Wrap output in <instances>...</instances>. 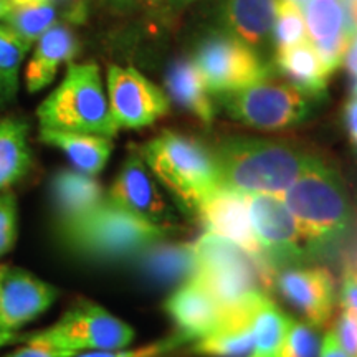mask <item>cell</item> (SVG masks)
<instances>
[{"label": "cell", "mask_w": 357, "mask_h": 357, "mask_svg": "<svg viewBox=\"0 0 357 357\" xmlns=\"http://www.w3.org/2000/svg\"><path fill=\"white\" fill-rule=\"evenodd\" d=\"M305 240L310 258L331 257L352 225V208L344 182L323 160L314 158L283 194Z\"/></svg>", "instance_id": "cell-1"}, {"label": "cell", "mask_w": 357, "mask_h": 357, "mask_svg": "<svg viewBox=\"0 0 357 357\" xmlns=\"http://www.w3.org/2000/svg\"><path fill=\"white\" fill-rule=\"evenodd\" d=\"M223 187L240 194L283 195L310 166L312 155L287 142L229 137L213 151Z\"/></svg>", "instance_id": "cell-2"}, {"label": "cell", "mask_w": 357, "mask_h": 357, "mask_svg": "<svg viewBox=\"0 0 357 357\" xmlns=\"http://www.w3.org/2000/svg\"><path fill=\"white\" fill-rule=\"evenodd\" d=\"M139 154L155 181L189 215L197 217L200 205L223 187L213 151L185 134L164 131L147 141Z\"/></svg>", "instance_id": "cell-3"}, {"label": "cell", "mask_w": 357, "mask_h": 357, "mask_svg": "<svg viewBox=\"0 0 357 357\" xmlns=\"http://www.w3.org/2000/svg\"><path fill=\"white\" fill-rule=\"evenodd\" d=\"M66 247L91 260L134 258L142 250L166 242L171 230L147 222L105 199L77 220L60 225Z\"/></svg>", "instance_id": "cell-4"}, {"label": "cell", "mask_w": 357, "mask_h": 357, "mask_svg": "<svg viewBox=\"0 0 357 357\" xmlns=\"http://www.w3.org/2000/svg\"><path fill=\"white\" fill-rule=\"evenodd\" d=\"M192 245L197 260L194 278L217 301L223 314L243 310L273 287L275 271L230 240L205 231Z\"/></svg>", "instance_id": "cell-5"}, {"label": "cell", "mask_w": 357, "mask_h": 357, "mask_svg": "<svg viewBox=\"0 0 357 357\" xmlns=\"http://www.w3.org/2000/svg\"><path fill=\"white\" fill-rule=\"evenodd\" d=\"M40 128L56 131L96 134L113 137L118 134L102 84L100 66L93 61L70 63L65 78L37 109Z\"/></svg>", "instance_id": "cell-6"}, {"label": "cell", "mask_w": 357, "mask_h": 357, "mask_svg": "<svg viewBox=\"0 0 357 357\" xmlns=\"http://www.w3.org/2000/svg\"><path fill=\"white\" fill-rule=\"evenodd\" d=\"M218 101L234 121L265 131L298 126L318 105L284 79L275 78V73L252 86L220 95Z\"/></svg>", "instance_id": "cell-7"}, {"label": "cell", "mask_w": 357, "mask_h": 357, "mask_svg": "<svg viewBox=\"0 0 357 357\" xmlns=\"http://www.w3.org/2000/svg\"><path fill=\"white\" fill-rule=\"evenodd\" d=\"M192 61L213 96L252 86L273 75L265 58L218 26L195 40Z\"/></svg>", "instance_id": "cell-8"}, {"label": "cell", "mask_w": 357, "mask_h": 357, "mask_svg": "<svg viewBox=\"0 0 357 357\" xmlns=\"http://www.w3.org/2000/svg\"><path fill=\"white\" fill-rule=\"evenodd\" d=\"M26 337L50 342L75 354L86 351L124 349L132 342L134 329L91 301H78L61 318Z\"/></svg>", "instance_id": "cell-9"}, {"label": "cell", "mask_w": 357, "mask_h": 357, "mask_svg": "<svg viewBox=\"0 0 357 357\" xmlns=\"http://www.w3.org/2000/svg\"><path fill=\"white\" fill-rule=\"evenodd\" d=\"M245 199L253 234L268 265L278 271L310 260L298 223L283 199L268 194H245Z\"/></svg>", "instance_id": "cell-10"}, {"label": "cell", "mask_w": 357, "mask_h": 357, "mask_svg": "<svg viewBox=\"0 0 357 357\" xmlns=\"http://www.w3.org/2000/svg\"><path fill=\"white\" fill-rule=\"evenodd\" d=\"M109 109L118 129L153 126L171 109L166 93L134 66H108Z\"/></svg>", "instance_id": "cell-11"}, {"label": "cell", "mask_w": 357, "mask_h": 357, "mask_svg": "<svg viewBox=\"0 0 357 357\" xmlns=\"http://www.w3.org/2000/svg\"><path fill=\"white\" fill-rule=\"evenodd\" d=\"M106 199L134 215L172 230L177 215L160 192L149 167L139 151H134L123 162L118 176L111 184Z\"/></svg>", "instance_id": "cell-12"}, {"label": "cell", "mask_w": 357, "mask_h": 357, "mask_svg": "<svg viewBox=\"0 0 357 357\" xmlns=\"http://www.w3.org/2000/svg\"><path fill=\"white\" fill-rule=\"evenodd\" d=\"M58 298V289L22 268L8 266L0 284V346L13 333L42 316Z\"/></svg>", "instance_id": "cell-13"}, {"label": "cell", "mask_w": 357, "mask_h": 357, "mask_svg": "<svg viewBox=\"0 0 357 357\" xmlns=\"http://www.w3.org/2000/svg\"><path fill=\"white\" fill-rule=\"evenodd\" d=\"M280 296L316 329L329 323L336 305V283L324 266H287L276 271Z\"/></svg>", "instance_id": "cell-14"}, {"label": "cell", "mask_w": 357, "mask_h": 357, "mask_svg": "<svg viewBox=\"0 0 357 357\" xmlns=\"http://www.w3.org/2000/svg\"><path fill=\"white\" fill-rule=\"evenodd\" d=\"M197 218L202 222L208 234L230 240L236 247L247 252L250 257L270 266L263 257L255 234H253L245 194L222 187L200 205Z\"/></svg>", "instance_id": "cell-15"}, {"label": "cell", "mask_w": 357, "mask_h": 357, "mask_svg": "<svg viewBox=\"0 0 357 357\" xmlns=\"http://www.w3.org/2000/svg\"><path fill=\"white\" fill-rule=\"evenodd\" d=\"M218 29L248 45L261 58H268L273 43L276 0H220Z\"/></svg>", "instance_id": "cell-16"}, {"label": "cell", "mask_w": 357, "mask_h": 357, "mask_svg": "<svg viewBox=\"0 0 357 357\" xmlns=\"http://www.w3.org/2000/svg\"><path fill=\"white\" fill-rule=\"evenodd\" d=\"M164 307L176 323V334L185 344L211 334L223 318L222 307L195 278L181 284Z\"/></svg>", "instance_id": "cell-17"}, {"label": "cell", "mask_w": 357, "mask_h": 357, "mask_svg": "<svg viewBox=\"0 0 357 357\" xmlns=\"http://www.w3.org/2000/svg\"><path fill=\"white\" fill-rule=\"evenodd\" d=\"M78 52L79 40L75 30L66 22H56L35 42L29 53L24 71L26 91L35 95L50 86L61 65H70Z\"/></svg>", "instance_id": "cell-18"}, {"label": "cell", "mask_w": 357, "mask_h": 357, "mask_svg": "<svg viewBox=\"0 0 357 357\" xmlns=\"http://www.w3.org/2000/svg\"><path fill=\"white\" fill-rule=\"evenodd\" d=\"M139 273L159 287H176L192 280L197 271L194 245L159 242L134 257Z\"/></svg>", "instance_id": "cell-19"}, {"label": "cell", "mask_w": 357, "mask_h": 357, "mask_svg": "<svg viewBox=\"0 0 357 357\" xmlns=\"http://www.w3.org/2000/svg\"><path fill=\"white\" fill-rule=\"evenodd\" d=\"M273 73L291 84L311 100L321 101L328 91L331 75L326 70L314 45L310 40L294 47L276 50L273 55Z\"/></svg>", "instance_id": "cell-20"}, {"label": "cell", "mask_w": 357, "mask_h": 357, "mask_svg": "<svg viewBox=\"0 0 357 357\" xmlns=\"http://www.w3.org/2000/svg\"><path fill=\"white\" fill-rule=\"evenodd\" d=\"M164 86L169 101H174L178 108L195 116L205 126L213 123L217 111L215 102L192 58L177 56L167 65Z\"/></svg>", "instance_id": "cell-21"}, {"label": "cell", "mask_w": 357, "mask_h": 357, "mask_svg": "<svg viewBox=\"0 0 357 357\" xmlns=\"http://www.w3.org/2000/svg\"><path fill=\"white\" fill-rule=\"evenodd\" d=\"M263 294L266 293H261L243 310L223 314L220 324L211 334L195 341L192 351L204 357H252V314Z\"/></svg>", "instance_id": "cell-22"}, {"label": "cell", "mask_w": 357, "mask_h": 357, "mask_svg": "<svg viewBox=\"0 0 357 357\" xmlns=\"http://www.w3.org/2000/svg\"><path fill=\"white\" fill-rule=\"evenodd\" d=\"M52 200L60 225L86 215L106 199L100 182L75 169H61L52 178Z\"/></svg>", "instance_id": "cell-23"}, {"label": "cell", "mask_w": 357, "mask_h": 357, "mask_svg": "<svg viewBox=\"0 0 357 357\" xmlns=\"http://www.w3.org/2000/svg\"><path fill=\"white\" fill-rule=\"evenodd\" d=\"M38 139L43 144L61 151L70 160L75 171L98 176L106 167L113 154L114 142L111 137L96 136V134L56 131V129L40 128Z\"/></svg>", "instance_id": "cell-24"}, {"label": "cell", "mask_w": 357, "mask_h": 357, "mask_svg": "<svg viewBox=\"0 0 357 357\" xmlns=\"http://www.w3.org/2000/svg\"><path fill=\"white\" fill-rule=\"evenodd\" d=\"M33 166L29 124L19 118L0 119V192L10 190Z\"/></svg>", "instance_id": "cell-25"}, {"label": "cell", "mask_w": 357, "mask_h": 357, "mask_svg": "<svg viewBox=\"0 0 357 357\" xmlns=\"http://www.w3.org/2000/svg\"><path fill=\"white\" fill-rule=\"evenodd\" d=\"M289 321L291 318L284 314L275 301L268 298V294H263L252 314V357H278L287 337Z\"/></svg>", "instance_id": "cell-26"}, {"label": "cell", "mask_w": 357, "mask_h": 357, "mask_svg": "<svg viewBox=\"0 0 357 357\" xmlns=\"http://www.w3.org/2000/svg\"><path fill=\"white\" fill-rule=\"evenodd\" d=\"M32 48L0 22V108L17 100L20 73Z\"/></svg>", "instance_id": "cell-27"}, {"label": "cell", "mask_w": 357, "mask_h": 357, "mask_svg": "<svg viewBox=\"0 0 357 357\" xmlns=\"http://www.w3.org/2000/svg\"><path fill=\"white\" fill-rule=\"evenodd\" d=\"M58 17H60L58 6L55 0H50V2L32 3V6L13 7L2 20V24L32 48L35 42L56 24Z\"/></svg>", "instance_id": "cell-28"}, {"label": "cell", "mask_w": 357, "mask_h": 357, "mask_svg": "<svg viewBox=\"0 0 357 357\" xmlns=\"http://www.w3.org/2000/svg\"><path fill=\"white\" fill-rule=\"evenodd\" d=\"M306 24L314 43L336 37L344 29H349L342 0H307Z\"/></svg>", "instance_id": "cell-29"}, {"label": "cell", "mask_w": 357, "mask_h": 357, "mask_svg": "<svg viewBox=\"0 0 357 357\" xmlns=\"http://www.w3.org/2000/svg\"><path fill=\"white\" fill-rule=\"evenodd\" d=\"M307 42L306 20L301 7L291 0H276V19L273 29L275 52Z\"/></svg>", "instance_id": "cell-30"}, {"label": "cell", "mask_w": 357, "mask_h": 357, "mask_svg": "<svg viewBox=\"0 0 357 357\" xmlns=\"http://www.w3.org/2000/svg\"><path fill=\"white\" fill-rule=\"evenodd\" d=\"M321 351V337L314 326L306 321L291 319L287 337L278 357H318Z\"/></svg>", "instance_id": "cell-31"}, {"label": "cell", "mask_w": 357, "mask_h": 357, "mask_svg": "<svg viewBox=\"0 0 357 357\" xmlns=\"http://www.w3.org/2000/svg\"><path fill=\"white\" fill-rule=\"evenodd\" d=\"M19 208L12 190L0 192V257L7 255L17 242Z\"/></svg>", "instance_id": "cell-32"}, {"label": "cell", "mask_w": 357, "mask_h": 357, "mask_svg": "<svg viewBox=\"0 0 357 357\" xmlns=\"http://www.w3.org/2000/svg\"><path fill=\"white\" fill-rule=\"evenodd\" d=\"M356 33L351 29H344L341 33H337L336 37L323 40V42H316L314 45L316 52L323 60L326 70L329 71V75L333 77V73L339 66L344 63V56L347 50H349L352 40H354Z\"/></svg>", "instance_id": "cell-33"}, {"label": "cell", "mask_w": 357, "mask_h": 357, "mask_svg": "<svg viewBox=\"0 0 357 357\" xmlns=\"http://www.w3.org/2000/svg\"><path fill=\"white\" fill-rule=\"evenodd\" d=\"M185 344L177 334L174 336L162 339V341L154 342V344L137 347V349H113V351H86L79 352L75 357H158L164 352L172 351L174 347Z\"/></svg>", "instance_id": "cell-34"}, {"label": "cell", "mask_w": 357, "mask_h": 357, "mask_svg": "<svg viewBox=\"0 0 357 357\" xmlns=\"http://www.w3.org/2000/svg\"><path fill=\"white\" fill-rule=\"evenodd\" d=\"M333 334L347 354L357 357V318L354 314L342 310L336 321V328H334Z\"/></svg>", "instance_id": "cell-35"}, {"label": "cell", "mask_w": 357, "mask_h": 357, "mask_svg": "<svg viewBox=\"0 0 357 357\" xmlns=\"http://www.w3.org/2000/svg\"><path fill=\"white\" fill-rule=\"evenodd\" d=\"M77 354L71 351L61 349L50 344V342L38 341V339L25 337V346L10 352L6 357H75Z\"/></svg>", "instance_id": "cell-36"}, {"label": "cell", "mask_w": 357, "mask_h": 357, "mask_svg": "<svg viewBox=\"0 0 357 357\" xmlns=\"http://www.w3.org/2000/svg\"><path fill=\"white\" fill-rule=\"evenodd\" d=\"M339 300H341L342 310L349 311L351 314H354L357 318V278L347 270L344 273V278H342Z\"/></svg>", "instance_id": "cell-37"}, {"label": "cell", "mask_w": 357, "mask_h": 357, "mask_svg": "<svg viewBox=\"0 0 357 357\" xmlns=\"http://www.w3.org/2000/svg\"><path fill=\"white\" fill-rule=\"evenodd\" d=\"M100 3L111 13L124 15V13H132L142 7L158 3V0H100Z\"/></svg>", "instance_id": "cell-38"}, {"label": "cell", "mask_w": 357, "mask_h": 357, "mask_svg": "<svg viewBox=\"0 0 357 357\" xmlns=\"http://www.w3.org/2000/svg\"><path fill=\"white\" fill-rule=\"evenodd\" d=\"M342 123L349 136L351 144L357 147V98H351L342 109Z\"/></svg>", "instance_id": "cell-39"}, {"label": "cell", "mask_w": 357, "mask_h": 357, "mask_svg": "<svg viewBox=\"0 0 357 357\" xmlns=\"http://www.w3.org/2000/svg\"><path fill=\"white\" fill-rule=\"evenodd\" d=\"M318 357H352L342 349L333 333H328L321 342V351Z\"/></svg>", "instance_id": "cell-40"}, {"label": "cell", "mask_w": 357, "mask_h": 357, "mask_svg": "<svg viewBox=\"0 0 357 357\" xmlns=\"http://www.w3.org/2000/svg\"><path fill=\"white\" fill-rule=\"evenodd\" d=\"M195 2H199V0H158L166 15H176V13L184 12L187 7L194 6Z\"/></svg>", "instance_id": "cell-41"}, {"label": "cell", "mask_w": 357, "mask_h": 357, "mask_svg": "<svg viewBox=\"0 0 357 357\" xmlns=\"http://www.w3.org/2000/svg\"><path fill=\"white\" fill-rule=\"evenodd\" d=\"M342 65L346 66L347 73H349L354 79H357V37L352 40L349 50H347L344 56V63Z\"/></svg>", "instance_id": "cell-42"}, {"label": "cell", "mask_w": 357, "mask_h": 357, "mask_svg": "<svg viewBox=\"0 0 357 357\" xmlns=\"http://www.w3.org/2000/svg\"><path fill=\"white\" fill-rule=\"evenodd\" d=\"M347 26L357 35V0H342Z\"/></svg>", "instance_id": "cell-43"}, {"label": "cell", "mask_w": 357, "mask_h": 357, "mask_svg": "<svg viewBox=\"0 0 357 357\" xmlns=\"http://www.w3.org/2000/svg\"><path fill=\"white\" fill-rule=\"evenodd\" d=\"M12 3L8 0H0V22H2L12 10Z\"/></svg>", "instance_id": "cell-44"}, {"label": "cell", "mask_w": 357, "mask_h": 357, "mask_svg": "<svg viewBox=\"0 0 357 357\" xmlns=\"http://www.w3.org/2000/svg\"><path fill=\"white\" fill-rule=\"evenodd\" d=\"M12 3V7H22V6H32V3L40 2H50V0H8Z\"/></svg>", "instance_id": "cell-45"}, {"label": "cell", "mask_w": 357, "mask_h": 357, "mask_svg": "<svg viewBox=\"0 0 357 357\" xmlns=\"http://www.w3.org/2000/svg\"><path fill=\"white\" fill-rule=\"evenodd\" d=\"M7 270H8L7 265H0V284H2V280H3V276H6Z\"/></svg>", "instance_id": "cell-46"}, {"label": "cell", "mask_w": 357, "mask_h": 357, "mask_svg": "<svg viewBox=\"0 0 357 357\" xmlns=\"http://www.w3.org/2000/svg\"><path fill=\"white\" fill-rule=\"evenodd\" d=\"M291 2H293V3H296L298 7H303V6H306L307 0H291Z\"/></svg>", "instance_id": "cell-47"}, {"label": "cell", "mask_w": 357, "mask_h": 357, "mask_svg": "<svg viewBox=\"0 0 357 357\" xmlns=\"http://www.w3.org/2000/svg\"><path fill=\"white\" fill-rule=\"evenodd\" d=\"M352 98H357V79H354V84H352Z\"/></svg>", "instance_id": "cell-48"}]
</instances>
